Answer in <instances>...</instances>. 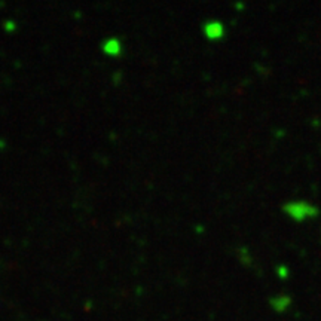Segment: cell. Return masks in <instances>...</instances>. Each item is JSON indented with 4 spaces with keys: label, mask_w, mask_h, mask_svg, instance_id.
Here are the masks:
<instances>
[{
    "label": "cell",
    "mask_w": 321,
    "mask_h": 321,
    "mask_svg": "<svg viewBox=\"0 0 321 321\" xmlns=\"http://www.w3.org/2000/svg\"><path fill=\"white\" fill-rule=\"evenodd\" d=\"M101 52L107 55V57H112V58H118L121 57L122 52H124V43L119 37H115V36H109L106 37L103 42H101Z\"/></svg>",
    "instance_id": "1"
},
{
    "label": "cell",
    "mask_w": 321,
    "mask_h": 321,
    "mask_svg": "<svg viewBox=\"0 0 321 321\" xmlns=\"http://www.w3.org/2000/svg\"><path fill=\"white\" fill-rule=\"evenodd\" d=\"M202 28L208 40H219L225 36V26L220 21H207Z\"/></svg>",
    "instance_id": "2"
},
{
    "label": "cell",
    "mask_w": 321,
    "mask_h": 321,
    "mask_svg": "<svg viewBox=\"0 0 321 321\" xmlns=\"http://www.w3.org/2000/svg\"><path fill=\"white\" fill-rule=\"evenodd\" d=\"M3 28L6 30V31H14L15 28H17V24H15V21H11V20H8V21H5V24H3Z\"/></svg>",
    "instance_id": "3"
}]
</instances>
